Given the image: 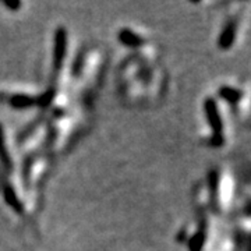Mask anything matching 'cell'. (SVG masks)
I'll use <instances>...</instances> for the list:
<instances>
[{"label": "cell", "mask_w": 251, "mask_h": 251, "mask_svg": "<svg viewBox=\"0 0 251 251\" xmlns=\"http://www.w3.org/2000/svg\"><path fill=\"white\" fill-rule=\"evenodd\" d=\"M205 115L209 120V125L215 133V144H222V120L219 116V112L216 108V103L214 99H206L205 100Z\"/></svg>", "instance_id": "obj_1"}, {"label": "cell", "mask_w": 251, "mask_h": 251, "mask_svg": "<svg viewBox=\"0 0 251 251\" xmlns=\"http://www.w3.org/2000/svg\"><path fill=\"white\" fill-rule=\"evenodd\" d=\"M66 45H67V38H66V31L60 28L56 32L54 38V57L53 66L54 70L59 72L62 69L63 60H64V54H66Z\"/></svg>", "instance_id": "obj_2"}, {"label": "cell", "mask_w": 251, "mask_h": 251, "mask_svg": "<svg viewBox=\"0 0 251 251\" xmlns=\"http://www.w3.org/2000/svg\"><path fill=\"white\" fill-rule=\"evenodd\" d=\"M234 35H236V25H234V23H229L224 29L221 38H219V45L224 49L230 48L234 41Z\"/></svg>", "instance_id": "obj_3"}, {"label": "cell", "mask_w": 251, "mask_h": 251, "mask_svg": "<svg viewBox=\"0 0 251 251\" xmlns=\"http://www.w3.org/2000/svg\"><path fill=\"white\" fill-rule=\"evenodd\" d=\"M1 187H3V194H4V198H6L7 204H9L11 208H14L17 212H21V211H23V206L20 204V201H18L16 193L13 191V188L10 187L7 183H3Z\"/></svg>", "instance_id": "obj_4"}, {"label": "cell", "mask_w": 251, "mask_h": 251, "mask_svg": "<svg viewBox=\"0 0 251 251\" xmlns=\"http://www.w3.org/2000/svg\"><path fill=\"white\" fill-rule=\"evenodd\" d=\"M35 102V98L28 97V95H21V94H20V95H13V97L10 98V103L17 109L29 108V106H32Z\"/></svg>", "instance_id": "obj_5"}, {"label": "cell", "mask_w": 251, "mask_h": 251, "mask_svg": "<svg viewBox=\"0 0 251 251\" xmlns=\"http://www.w3.org/2000/svg\"><path fill=\"white\" fill-rule=\"evenodd\" d=\"M0 162L3 163L4 169L10 171L11 169V159L6 148V143H4V134H3V128L0 126Z\"/></svg>", "instance_id": "obj_6"}, {"label": "cell", "mask_w": 251, "mask_h": 251, "mask_svg": "<svg viewBox=\"0 0 251 251\" xmlns=\"http://www.w3.org/2000/svg\"><path fill=\"white\" fill-rule=\"evenodd\" d=\"M120 41L126 44L127 46H138L140 44H143V39L140 38V36H137L134 32H131V31H122V34H120Z\"/></svg>", "instance_id": "obj_7"}, {"label": "cell", "mask_w": 251, "mask_h": 251, "mask_svg": "<svg viewBox=\"0 0 251 251\" xmlns=\"http://www.w3.org/2000/svg\"><path fill=\"white\" fill-rule=\"evenodd\" d=\"M221 95H222L226 100H230V102H233V100H236V99L239 98V92L234 90V88H222Z\"/></svg>", "instance_id": "obj_8"}, {"label": "cell", "mask_w": 251, "mask_h": 251, "mask_svg": "<svg viewBox=\"0 0 251 251\" xmlns=\"http://www.w3.org/2000/svg\"><path fill=\"white\" fill-rule=\"evenodd\" d=\"M7 7H13V9H18L20 7V3H4Z\"/></svg>", "instance_id": "obj_9"}]
</instances>
